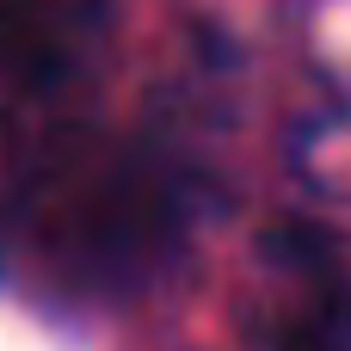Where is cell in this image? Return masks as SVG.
<instances>
[{
    "label": "cell",
    "mask_w": 351,
    "mask_h": 351,
    "mask_svg": "<svg viewBox=\"0 0 351 351\" xmlns=\"http://www.w3.org/2000/svg\"><path fill=\"white\" fill-rule=\"evenodd\" d=\"M210 210L197 160L160 136H62L19 160L0 191V271L68 302L160 284Z\"/></svg>",
    "instance_id": "cell-1"
},
{
    "label": "cell",
    "mask_w": 351,
    "mask_h": 351,
    "mask_svg": "<svg viewBox=\"0 0 351 351\" xmlns=\"http://www.w3.org/2000/svg\"><path fill=\"white\" fill-rule=\"evenodd\" d=\"M117 0H0V142L25 160L86 130Z\"/></svg>",
    "instance_id": "cell-2"
},
{
    "label": "cell",
    "mask_w": 351,
    "mask_h": 351,
    "mask_svg": "<svg viewBox=\"0 0 351 351\" xmlns=\"http://www.w3.org/2000/svg\"><path fill=\"white\" fill-rule=\"evenodd\" d=\"M253 351H351V271L315 234L284 222L259 247L253 278Z\"/></svg>",
    "instance_id": "cell-3"
}]
</instances>
